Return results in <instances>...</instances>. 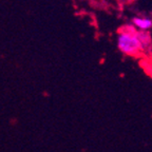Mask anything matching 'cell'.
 Segmentation results:
<instances>
[{"mask_svg": "<svg viewBox=\"0 0 152 152\" xmlns=\"http://www.w3.org/2000/svg\"><path fill=\"white\" fill-rule=\"evenodd\" d=\"M133 26L137 28L140 31H148L152 28V19L149 18H140V17H134L132 19Z\"/></svg>", "mask_w": 152, "mask_h": 152, "instance_id": "obj_2", "label": "cell"}, {"mask_svg": "<svg viewBox=\"0 0 152 152\" xmlns=\"http://www.w3.org/2000/svg\"><path fill=\"white\" fill-rule=\"evenodd\" d=\"M117 48L121 53L132 56L145 49L140 38V33H130L128 31L119 32L117 35Z\"/></svg>", "mask_w": 152, "mask_h": 152, "instance_id": "obj_1", "label": "cell"}]
</instances>
